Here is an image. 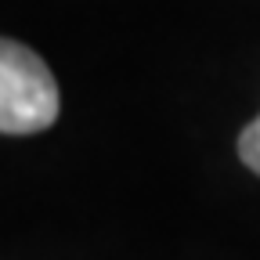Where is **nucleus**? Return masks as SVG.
<instances>
[{
	"mask_svg": "<svg viewBox=\"0 0 260 260\" xmlns=\"http://www.w3.org/2000/svg\"><path fill=\"white\" fill-rule=\"evenodd\" d=\"M239 155L253 174H260V116L239 134Z\"/></svg>",
	"mask_w": 260,
	"mask_h": 260,
	"instance_id": "f03ea898",
	"label": "nucleus"
},
{
	"mask_svg": "<svg viewBox=\"0 0 260 260\" xmlns=\"http://www.w3.org/2000/svg\"><path fill=\"white\" fill-rule=\"evenodd\" d=\"M58 119V83L25 44H0V130L40 134Z\"/></svg>",
	"mask_w": 260,
	"mask_h": 260,
	"instance_id": "f257e3e1",
	"label": "nucleus"
}]
</instances>
